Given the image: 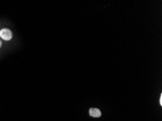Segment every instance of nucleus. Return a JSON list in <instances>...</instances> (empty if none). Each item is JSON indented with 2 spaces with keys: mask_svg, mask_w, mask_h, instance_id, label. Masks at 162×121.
<instances>
[{
  "mask_svg": "<svg viewBox=\"0 0 162 121\" xmlns=\"http://www.w3.org/2000/svg\"><path fill=\"white\" fill-rule=\"evenodd\" d=\"M0 36L5 41H10L13 38V33L10 30L4 28L0 30Z\"/></svg>",
  "mask_w": 162,
  "mask_h": 121,
  "instance_id": "1",
  "label": "nucleus"
},
{
  "mask_svg": "<svg viewBox=\"0 0 162 121\" xmlns=\"http://www.w3.org/2000/svg\"><path fill=\"white\" fill-rule=\"evenodd\" d=\"M90 116L93 117H100L101 116V112L99 109L97 108H90Z\"/></svg>",
  "mask_w": 162,
  "mask_h": 121,
  "instance_id": "2",
  "label": "nucleus"
},
{
  "mask_svg": "<svg viewBox=\"0 0 162 121\" xmlns=\"http://www.w3.org/2000/svg\"><path fill=\"white\" fill-rule=\"evenodd\" d=\"M160 105H162V94H161V97H160Z\"/></svg>",
  "mask_w": 162,
  "mask_h": 121,
  "instance_id": "3",
  "label": "nucleus"
},
{
  "mask_svg": "<svg viewBox=\"0 0 162 121\" xmlns=\"http://www.w3.org/2000/svg\"><path fill=\"white\" fill-rule=\"evenodd\" d=\"M1 42L0 41V47H1Z\"/></svg>",
  "mask_w": 162,
  "mask_h": 121,
  "instance_id": "4",
  "label": "nucleus"
}]
</instances>
